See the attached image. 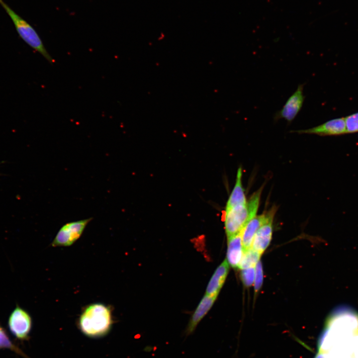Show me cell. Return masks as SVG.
Returning <instances> with one entry per match:
<instances>
[{"label": "cell", "mask_w": 358, "mask_h": 358, "mask_svg": "<svg viewBox=\"0 0 358 358\" xmlns=\"http://www.w3.org/2000/svg\"><path fill=\"white\" fill-rule=\"evenodd\" d=\"M8 326L17 339L25 340L28 338L31 329V318L27 312L17 306L9 317Z\"/></svg>", "instance_id": "obj_5"}, {"label": "cell", "mask_w": 358, "mask_h": 358, "mask_svg": "<svg viewBox=\"0 0 358 358\" xmlns=\"http://www.w3.org/2000/svg\"><path fill=\"white\" fill-rule=\"evenodd\" d=\"M276 210L275 206L270 208L268 219L260 227L254 236L251 248L262 255L270 244L272 235L273 218Z\"/></svg>", "instance_id": "obj_7"}, {"label": "cell", "mask_w": 358, "mask_h": 358, "mask_svg": "<svg viewBox=\"0 0 358 358\" xmlns=\"http://www.w3.org/2000/svg\"><path fill=\"white\" fill-rule=\"evenodd\" d=\"M292 132L299 134H316L320 136L341 135L346 133L345 119L344 118L333 119L311 128Z\"/></svg>", "instance_id": "obj_8"}, {"label": "cell", "mask_w": 358, "mask_h": 358, "mask_svg": "<svg viewBox=\"0 0 358 358\" xmlns=\"http://www.w3.org/2000/svg\"><path fill=\"white\" fill-rule=\"evenodd\" d=\"M261 256V254L252 248L244 251L238 268L242 269L255 267L260 261Z\"/></svg>", "instance_id": "obj_14"}, {"label": "cell", "mask_w": 358, "mask_h": 358, "mask_svg": "<svg viewBox=\"0 0 358 358\" xmlns=\"http://www.w3.org/2000/svg\"><path fill=\"white\" fill-rule=\"evenodd\" d=\"M0 4L12 20L19 37L36 52L40 53L49 63L55 60L46 49L35 29L25 19L13 10L4 1L0 0Z\"/></svg>", "instance_id": "obj_2"}, {"label": "cell", "mask_w": 358, "mask_h": 358, "mask_svg": "<svg viewBox=\"0 0 358 358\" xmlns=\"http://www.w3.org/2000/svg\"><path fill=\"white\" fill-rule=\"evenodd\" d=\"M315 358H325L324 354L322 353L319 354Z\"/></svg>", "instance_id": "obj_19"}, {"label": "cell", "mask_w": 358, "mask_h": 358, "mask_svg": "<svg viewBox=\"0 0 358 358\" xmlns=\"http://www.w3.org/2000/svg\"><path fill=\"white\" fill-rule=\"evenodd\" d=\"M2 349L10 350L19 355L26 357L23 352L12 342L5 330L0 326V349Z\"/></svg>", "instance_id": "obj_15"}, {"label": "cell", "mask_w": 358, "mask_h": 358, "mask_svg": "<svg viewBox=\"0 0 358 358\" xmlns=\"http://www.w3.org/2000/svg\"><path fill=\"white\" fill-rule=\"evenodd\" d=\"M241 278L243 284L247 287L252 285L254 282L255 267L241 269Z\"/></svg>", "instance_id": "obj_17"}, {"label": "cell", "mask_w": 358, "mask_h": 358, "mask_svg": "<svg viewBox=\"0 0 358 358\" xmlns=\"http://www.w3.org/2000/svg\"><path fill=\"white\" fill-rule=\"evenodd\" d=\"M346 133L358 132V112L350 115L344 118Z\"/></svg>", "instance_id": "obj_16"}, {"label": "cell", "mask_w": 358, "mask_h": 358, "mask_svg": "<svg viewBox=\"0 0 358 358\" xmlns=\"http://www.w3.org/2000/svg\"><path fill=\"white\" fill-rule=\"evenodd\" d=\"M244 253L241 232L227 238V261L233 268H238Z\"/></svg>", "instance_id": "obj_12"}, {"label": "cell", "mask_w": 358, "mask_h": 358, "mask_svg": "<svg viewBox=\"0 0 358 358\" xmlns=\"http://www.w3.org/2000/svg\"><path fill=\"white\" fill-rule=\"evenodd\" d=\"M229 265L226 259L217 268L207 285L205 294L218 295L227 277Z\"/></svg>", "instance_id": "obj_11"}, {"label": "cell", "mask_w": 358, "mask_h": 358, "mask_svg": "<svg viewBox=\"0 0 358 358\" xmlns=\"http://www.w3.org/2000/svg\"><path fill=\"white\" fill-rule=\"evenodd\" d=\"M270 209L260 215H256L250 220L241 232L244 251L251 248L254 236L260 227L268 219Z\"/></svg>", "instance_id": "obj_10"}, {"label": "cell", "mask_w": 358, "mask_h": 358, "mask_svg": "<svg viewBox=\"0 0 358 358\" xmlns=\"http://www.w3.org/2000/svg\"><path fill=\"white\" fill-rule=\"evenodd\" d=\"M304 84L298 86L296 90L287 99L282 108L276 112L273 120L277 121L281 118L291 123L301 110L305 98L303 94Z\"/></svg>", "instance_id": "obj_6"}, {"label": "cell", "mask_w": 358, "mask_h": 358, "mask_svg": "<svg viewBox=\"0 0 358 358\" xmlns=\"http://www.w3.org/2000/svg\"><path fill=\"white\" fill-rule=\"evenodd\" d=\"M217 296L205 294L190 317L184 332L185 337L194 332L198 323L213 306Z\"/></svg>", "instance_id": "obj_9"}, {"label": "cell", "mask_w": 358, "mask_h": 358, "mask_svg": "<svg viewBox=\"0 0 358 358\" xmlns=\"http://www.w3.org/2000/svg\"><path fill=\"white\" fill-rule=\"evenodd\" d=\"M263 281V270L260 261L255 266V275L254 279V289L256 293L260 289Z\"/></svg>", "instance_id": "obj_18"}, {"label": "cell", "mask_w": 358, "mask_h": 358, "mask_svg": "<svg viewBox=\"0 0 358 358\" xmlns=\"http://www.w3.org/2000/svg\"><path fill=\"white\" fill-rule=\"evenodd\" d=\"M242 169L240 167L237 171L235 184L227 201L225 209L247 203L242 184Z\"/></svg>", "instance_id": "obj_13"}, {"label": "cell", "mask_w": 358, "mask_h": 358, "mask_svg": "<svg viewBox=\"0 0 358 358\" xmlns=\"http://www.w3.org/2000/svg\"><path fill=\"white\" fill-rule=\"evenodd\" d=\"M91 219L89 218L65 224L59 230L52 246H69L72 245L79 239Z\"/></svg>", "instance_id": "obj_4"}, {"label": "cell", "mask_w": 358, "mask_h": 358, "mask_svg": "<svg viewBox=\"0 0 358 358\" xmlns=\"http://www.w3.org/2000/svg\"><path fill=\"white\" fill-rule=\"evenodd\" d=\"M255 216L249 211L247 203L225 209L224 220L227 237L240 233L247 223Z\"/></svg>", "instance_id": "obj_3"}, {"label": "cell", "mask_w": 358, "mask_h": 358, "mask_svg": "<svg viewBox=\"0 0 358 358\" xmlns=\"http://www.w3.org/2000/svg\"><path fill=\"white\" fill-rule=\"evenodd\" d=\"M111 324V310L101 303H93L87 307L79 320L81 330L87 336L92 337L106 334Z\"/></svg>", "instance_id": "obj_1"}]
</instances>
